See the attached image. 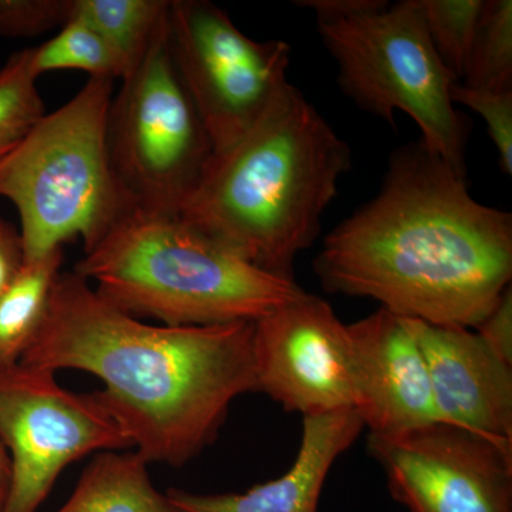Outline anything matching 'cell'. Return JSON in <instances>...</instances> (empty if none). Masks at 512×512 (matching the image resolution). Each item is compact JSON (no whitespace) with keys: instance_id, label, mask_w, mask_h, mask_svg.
<instances>
[{"instance_id":"7402d4cb","label":"cell","mask_w":512,"mask_h":512,"mask_svg":"<svg viewBox=\"0 0 512 512\" xmlns=\"http://www.w3.org/2000/svg\"><path fill=\"white\" fill-rule=\"evenodd\" d=\"M453 103L476 111L487 124L488 136L497 148L504 174L512 175V92H488L454 83L450 90Z\"/></svg>"},{"instance_id":"7a4b0ae2","label":"cell","mask_w":512,"mask_h":512,"mask_svg":"<svg viewBox=\"0 0 512 512\" xmlns=\"http://www.w3.org/2000/svg\"><path fill=\"white\" fill-rule=\"evenodd\" d=\"M20 363L76 369L147 463L183 466L217 437L239 396L258 392L254 322L153 326L82 276L60 275L45 322Z\"/></svg>"},{"instance_id":"52a82bcc","label":"cell","mask_w":512,"mask_h":512,"mask_svg":"<svg viewBox=\"0 0 512 512\" xmlns=\"http://www.w3.org/2000/svg\"><path fill=\"white\" fill-rule=\"evenodd\" d=\"M109 146L134 211L178 217L214 148L175 69L168 16L113 97Z\"/></svg>"},{"instance_id":"4316f807","label":"cell","mask_w":512,"mask_h":512,"mask_svg":"<svg viewBox=\"0 0 512 512\" xmlns=\"http://www.w3.org/2000/svg\"><path fill=\"white\" fill-rule=\"evenodd\" d=\"M0 512H2V504H0Z\"/></svg>"},{"instance_id":"6da1fadb","label":"cell","mask_w":512,"mask_h":512,"mask_svg":"<svg viewBox=\"0 0 512 512\" xmlns=\"http://www.w3.org/2000/svg\"><path fill=\"white\" fill-rule=\"evenodd\" d=\"M313 268L329 292L474 329L511 286L512 214L478 202L420 140L392 153L376 197L329 232Z\"/></svg>"},{"instance_id":"8fae6325","label":"cell","mask_w":512,"mask_h":512,"mask_svg":"<svg viewBox=\"0 0 512 512\" xmlns=\"http://www.w3.org/2000/svg\"><path fill=\"white\" fill-rule=\"evenodd\" d=\"M256 386L303 417L356 406L348 325L306 293L254 322Z\"/></svg>"},{"instance_id":"484cf974","label":"cell","mask_w":512,"mask_h":512,"mask_svg":"<svg viewBox=\"0 0 512 512\" xmlns=\"http://www.w3.org/2000/svg\"><path fill=\"white\" fill-rule=\"evenodd\" d=\"M10 480L9 457L5 448L0 444V504L5 501L6 493H8Z\"/></svg>"},{"instance_id":"cb8c5ba5","label":"cell","mask_w":512,"mask_h":512,"mask_svg":"<svg viewBox=\"0 0 512 512\" xmlns=\"http://www.w3.org/2000/svg\"><path fill=\"white\" fill-rule=\"evenodd\" d=\"M494 355L512 366V289L508 286L490 313L474 328Z\"/></svg>"},{"instance_id":"603a6c76","label":"cell","mask_w":512,"mask_h":512,"mask_svg":"<svg viewBox=\"0 0 512 512\" xmlns=\"http://www.w3.org/2000/svg\"><path fill=\"white\" fill-rule=\"evenodd\" d=\"M72 0H0V37L19 39L62 28Z\"/></svg>"},{"instance_id":"d4e9b609","label":"cell","mask_w":512,"mask_h":512,"mask_svg":"<svg viewBox=\"0 0 512 512\" xmlns=\"http://www.w3.org/2000/svg\"><path fill=\"white\" fill-rule=\"evenodd\" d=\"M23 265L25 251L20 231L0 218V295L15 281Z\"/></svg>"},{"instance_id":"9a60e30c","label":"cell","mask_w":512,"mask_h":512,"mask_svg":"<svg viewBox=\"0 0 512 512\" xmlns=\"http://www.w3.org/2000/svg\"><path fill=\"white\" fill-rule=\"evenodd\" d=\"M147 464L138 453L104 451L57 512H177L151 483Z\"/></svg>"},{"instance_id":"d6986e66","label":"cell","mask_w":512,"mask_h":512,"mask_svg":"<svg viewBox=\"0 0 512 512\" xmlns=\"http://www.w3.org/2000/svg\"><path fill=\"white\" fill-rule=\"evenodd\" d=\"M37 77L56 70H80L94 79H123V67L111 47L79 18H69L49 42L32 47L30 57Z\"/></svg>"},{"instance_id":"4fadbf2b","label":"cell","mask_w":512,"mask_h":512,"mask_svg":"<svg viewBox=\"0 0 512 512\" xmlns=\"http://www.w3.org/2000/svg\"><path fill=\"white\" fill-rule=\"evenodd\" d=\"M355 363L356 413L370 434L440 423L426 360L402 316L379 311L348 325Z\"/></svg>"},{"instance_id":"277c9868","label":"cell","mask_w":512,"mask_h":512,"mask_svg":"<svg viewBox=\"0 0 512 512\" xmlns=\"http://www.w3.org/2000/svg\"><path fill=\"white\" fill-rule=\"evenodd\" d=\"M74 272L121 311L165 326L256 322L308 293L183 218L138 211L84 249Z\"/></svg>"},{"instance_id":"5bb4252c","label":"cell","mask_w":512,"mask_h":512,"mask_svg":"<svg viewBox=\"0 0 512 512\" xmlns=\"http://www.w3.org/2000/svg\"><path fill=\"white\" fill-rule=\"evenodd\" d=\"M365 424L356 410L303 417L301 446L292 467L279 478L242 494L168 491L177 512H318L333 464L353 446Z\"/></svg>"},{"instance_id":"5b68a950","label":"cell","mask_w":512,"mask_h":512,"mask_svg":"<svg viewBox=\"0 0 512 512\" xmlns=\"http://www.w3.org/2000/svg\"><path fill=\"white\" fill-rule=\"evenodd\" d=\"M113 97L114 80L89 77L0 158V198L18 210L25 262L74 238L90 248L134 211L111 161Z\"/></svg>"},{"instance_id":"30bf717a","label":"cell","mask_w":512,"mask_h":512,"mask_svg":"<svg viewBox=\"0 0 512 512\" xmlns=\"http://www.w3.org/2000/svg\"><path fill=\"white\" fill-rule=\"evenodd\" d=\"M394 500L409 512H512V451L448 426L370 434Z\"/></svg>"},{"instance_id":"ffe728a7","label":"cell","mask_w":512,"mask_h":512,"mask_svg":"<svg viewBox=\"0 0 512 512\" xmlns=\"http://www.w3.org/2000/svg\"><path fill=\"white\" fill-rule=\"evenodd\" d=\"M431 46L454 82L461 83L484 0H419Z\"/></svg>"},{"instance_id":"3957f363","label":"cell","mask_w":512,"mask_h":512,"mask_svg":"<svg viewBox=\"0 0 512 512\" xmlns=\"http://www.w3.org/2000/svg\"><path fill=\"white\" fill-rule=\"evenodd\" d=\"M350 165L349 144L288 82L237 143L212 154L178 217L258 268L293 278Z\"/></svg>"},{"instance_id":"ba28073f","label":"cell","mask_w":512,"mask_h":512,"mask_svg":"<svg viewBox=\"0 0 512 512\" xmlns=\"http://www.w3.org/2000/svg\"><path fill=\"white\" fill-rule=\"evenodd\" d=\"M168 42L214 153L237 143L288 83L291 45L252 39L208 0H171Z\"/></svg>"},{"instance_id":"8992f818","label":"cell","mask_w":512,"mask_h":512,"mask_svg":"<svg viewBox=\"0 0 512 512\" xmlns=\"http://www.w3.org/2000/svg\"><path fill=\"white\" fill-rule=\"evenodd\" d=\"M315 12L340 87L360 109L394 126L396 111L419 126L421 143L466 177L470 124L451 100L454 80L431 46L419 0H298Z\"/></svg>"},{"instance_id":"ac0fdd59","label":"cell","mask_w":512,"mask_h":512,"mask_svg":"<svg viewBox=\"0 0 512 512\" xmlns=\"http://www.w3.org/2000/svg\"><path fill=\"white\" fill-rule=\"evenodd\" d=\"M461 84L512 92V2L484 0Z\"/></svg>"},{"instance_id":"2e32d148","label":"cell","mask_w":512,"mask_h":512,"mask_svg":"<svg viewBox=\"0 0 512 512\" xmlns=\"http://www.w3.org/2000/svg\"><path fill=\"white\" fill-rule=\"evenodd\" d=\"M63 248L25 262L15 281L0 295V367L16 365L45 322Z\"/></svg>"},{"instance_id":"e0dca14e","label":"cell","mask_w":512,"mask_h":512,"mask_svg":"<svg viewBox=\"0 0 512 512\" xmlns=\"http://www.w3.org/2000/svg\"><path fill=\"white\" fill-rule=\"evenodd\" d=\"M171 0H72L69 18L96 30L123 67V79L140 64L168 16ZM121 79V80H123Z\"/></svg>"},{"instance_id":"9c48e42d","label":"cell","mask_w":512,"mask_h":512,"mask_svg":"<svg viewBox=\"0 0 512 512\" xmlns=\"http://www.w3.org/2000/svg\"><path fill=\"white\" fill-rule=\"evenodd\" d=\"M0 444L10 480L2 512H36L64 468L130 440L96 394H76L55 372L16 363L0 367Z\"/></svg>"},{"instance_id":"44dd1931","label":"cell","mask_w":512,"mask_h":512,"mask_svg":"<svg viewBox=\"0 0 512 512\" xmlns=\"http://www.w3.org/2000/svg\"><path fill=\"white\" fill-rule=\"evenodd\" d=\"M30 57L32 49L20 50L0 69V158L46 114Z\"/></svg>"},{"instance_id":"7c38bea8","label":"cell","mask_w":512,"mask_h":512,"mask_svg":"<svg viewBox=\"0 0 512 512\" xmlns=\"http://www.w3.org/2000/svg\"><path fill=\"white\" fill-rule=\"evenodd\" d=\"M403 320L426 360L440 423L512 451V366L473 330Z\"/></svg>"}]
</instances>
